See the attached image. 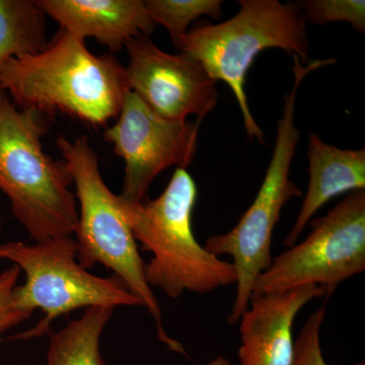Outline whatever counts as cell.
<instances>
[{"label":"cell","mask_w":365,"mask_h":365,"mask_svg":"<svg viewBox=\"0 0 365 365\" xmlns=\"http://www.w3.org/2000/svg\"><path fill=\"white\" fill-rule=\"evenodd\" d=\"M0 85L21 110L69 115L93 127L116 119L129 88L126 67L91 53L86 41L60 29L51 43L6 62Z\"/></svg>","instance_id":"obj_1"},{"label":"cell","mask_w":365,"mask_h":365,"mask_svg":"<svg viewBox=\"0 0 365 365\" xmlns=\"http://www.w3.org/2000/svg\"><path fill=\"white\" fill-rule=\"evenodd\" d=\"M198 190L186 169L178 168L167 188L155 200L118 205L135 241L153 258L144 265L150 287H160L170 299L185 292L207 294L237 283L234 265L209 253L197 242L192 215Z\"/></svg>","instance_id":"obj_2"},{"label":"cell","mask_w":365,"mask_h":365,"mask_svg":"<svg viewBox=\"0 0 365 365\" xmlns=\"http://www.w3.org/2000/svg\"><path fill=\"white\" fill-rule=\"evenodd\" d=\"M45 118L16 107L6 93L0 95V191L36 242L71 237L78 220L66 163L53 160L43 146Z\"/></svg>","instance_id":"obj_3"},{"label":"cell","mask_w":365,"mask_h":365,"mask_svg":"<svg viewBox=\"0 0 365 365\" xmlns=\"http://www.w3.org/2000/svg\"><path fill=\"white\" fill-rule=\"evenodd\" d=\"M202 64L213 79L225 81L234 93L251 139L264 143L265 134L250 111L245 91L247 73L266 49H281L302 61L309 59L307 21L299 4L278 0H241L234 18L196 26L176 45Z\"/></svg>","instance_id":"obj_4"},{"label":"cell","mask_w":365,"mask_h":365,"mask_svg":"<svg viewBox=\"0 0 365 365\" xmlns=\"http://www.w3.org/2000/svg\"><path fill=\"white\" fill-rule=\"evenodd\" d=\"M56 145L76 186L74 195L79 205L76 230L79 265L86 270L97 264L111 269L153 317L158 339L170 349L182 352L181 344L170 339L163 330L160 304L144 276L145 264L120 211L118 195L108 188L103 179L97 153L88 136L69 140L60 135Z\"/></svg>","instance_id":"obj_5"},{"label":"cell","mask_w":365,"mask_h":365,"mask_svg":"<svg viewBox=\"0 0 365 365\" xmlns=\"http://www.w3.org/2000/svg\"><path fill=\"white\" fill-rule=\"evenodd\" d=\"M294 81L284 98L282 117L277 125V136L272 158L258 194L240 222L227 234L212 235L204 248L216 257L230 255L237 273V294L228 323L235 325L248 309L255 281L272 262L271 246L276 225L285 204L302 196V192L289 178L292 160L299 144L300 132L295 125L297 91L302 81L321 67L335 63L334 59L314 60L306 66L294 56Z\"/></svg>","instance_id":"obj_6"},{"label":"cell","mask_w":365,"mask_h":365,"mask_svg":"<svg viewBox=\"0 0 365 365\" xmlns=\"http://www.w3.org/2000/svg\"><path fill=\"white\" fill-rule=\"evenodd\" d=\"M78 245L71 237H53L34 245L9 242L0 245V258L26 274V282L14 287V306L29 316L34 309L45 314L34 328L16 339L40 338L53 322L81 307H144L117 276L98 277L79 265Z\"/></svg>","instance_id":"obj_7"},{"label":"cell","mask_w":365,"mask_h":365,"mask_svg":"<svg viewBox=\"0 0 365 365\" xmlns=\"http://www.w3.org/2000/svg\"><path fill=\"white\" fill-rule=\"evenodd\" d=\"M307 239L272 259L252 295L317 285L327 295L365 269V190H357L312 222Z\"/></svg>","instance_id":"obj_8"},{"label":"cell","mask_w":365,"mask_h":365,"mask_svg":"<svg viewBox=\"0 0 365 365\" xmlns=\"http://www.w3.org/2000/svg\"><path fill=\"white\" fill-rule=\"evenodd\" d=\"M116 122L104 138L125 163L120 199L143 202L148 188L163 170L186 169L193 162L198 143L195 122L170 121L158 116L138 96L129 91Z\"/></svg>","instance_id":"obj_9"},{"label":"cell","mask_w":365,"mask_h":365,"mask_svg":"<svg viewBox=\"0 0 365 365\" xmlns=\"http://www.w3.org/2000/svg\"><path fill=\"white\" fill-rule=\"evenodd\" d=\"M126 67L129 88L158 116L186 121L203 119L217 105L215 79L189 55L163 51L148 36L129 41Z\"/></svg>","instance_id":"obj_10"},{"label":"cell","mask_w":365,"mask_h":365,"mask_svg":"<svg viewBox=\"0 0 365 365\" xmlns=\"http://www.w3.org/2000/svg\"><path fill=\"white\" fill-rule=\"evenodd\" d=\"M317 285H307L260 295H252L240 318L241 365H292V327L300 309L311 300L326 297Z\"/></svg>","instance_id":"obj_11"},{"label":"cell","mask_w":365,"mask_h":365,"mask_svg":"<svg viewBox=\"0 0 365 365\" xmlns=\"http://www.w3.org/2000/svg\"><path fill=\"white\" fill-rule=\"evenodd\" d=\"M36 4L61 30L83 41L93 38L111 52L155 32L143 0H36Z\"/></svg>","instance_id":"obj_12"},{"label":"cell","mask_w":365,"mask_h":365,"mask_svg":"<svg viewBox=\"0 0 365 365\" xmlns=\"http://www.w3.org/2000/svg\"><path fill=\"white\" fill-rule=\"evenodd\" d=\"M309 182L294 227L283 241L292 247L319 209L334 197L346 192L365 190V150H342L309 134Z\"/></svg>","instance_id":"obj_13"},{"label":"cell","mask_w":365,"mask_h":365,"mask_svg":"<svg viewBox=\"0 0 365 365\" xmlns=\"http://www.w3.org/2000/svg\"><path fill=\"white\" fill-rule=\"evenodd\" d=\"M113 311V307H88L81 318L53 333L47 365H106L100 340Z\"/></svg>","instance_id":"obj_14"},{"label":"cell","mask_w":365,"mask_h":365,"mask_svg":"<svg viewBox=\"0 0 365 365\" xmlns=\"http://www.w3.org/2000/svg\"><path fill=\"white\" fill-rule=\"evenodd\" d=\"M45 16L34 0H0V76L9 59L47 46Z\"/></svg>","instance_id":"obj_15"},{"label":"cell","mask_w":365,"mask_h":365,"mask_svg":"<svg viewBox=\"0 0 365 365\" xmlns=\"http://www.w3.org/2000/svg\"><path fill=\"white\" fill-rule=\"evenodd\" d=\"M146 11L155 26L167 29L175 47L200 16L220 19L222 0H145Z\"/></svg>","instance_id":"obj_16"},{"label":"cell","mask_w":365,"mask_h":365,"mask_svg":"<svg viewBox=\"0 0 365 365\" xmlns=\"http://www.w3.org/2000/svg\"><path fill=\"white\" fill-rule=\"evenodd\" d=\"M306 21L323 26L334 21H344L357 32H365L364 0H307L300 4Z\"/></svg>","instance_id":"obj_17"},{"label":"cell","mask_w":365,"mask_h":365,"mask_svg":"<svg viewBox=\"0 0 365 365\" xmlns=\"http://www.w3.org/2000/svg\"><path fill=\"white\" fill-rule=\"evenodd\" d=\"M325 316L326 309L323 307L307 319L294 342L292 365H329L321 347V329Z\"/></svg>","instance_id":"obj_18"},{"label":"cell","mask_w":365,"mask_h":365,"mask_svg":"<svg viewBox=\"0 0 365 365\" xmlns=\"http://www.w3.org/2000/svg\"><path fill=\"white\" fill-rule=\"evenodd\" d=\"M21 272V269L14 265L0 274V336L31 317L14 306L13 292Z\"/></svg>","instance_id":"obj_19"},{"label":"cell","mask_w":365,"mask_h":365,"mask_svg":"<svg viewBox=\"0 0 365 365\" xmlns=\"http://www.w3.org/2000/svg\"><path fill=\"white\" fill-rule=\"evenodd\" d=\"M208 365H232L230 362H228L227 359H223V357H217V359L211 361Z\"/></svg>","instance_id":"obj_20"},{"label":"cell","mask_w":365,"mask_h":365,"mask_svg":"<svg viewBox=\"0 0 365 365\" xmlns=\"http://www.w3.org/2000/svg\"><path fill=\"white\" fill-rule=\"evenodd\" d=\"M0 235H1V220H0Z\"/></svg>","instance_id":"obj_21"}]
</instances>
